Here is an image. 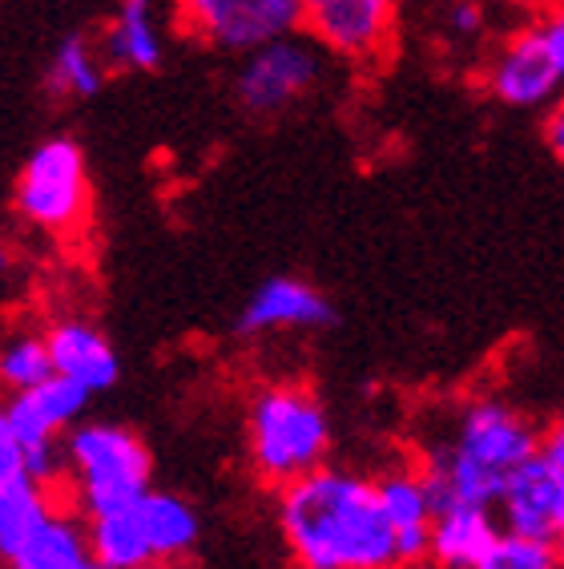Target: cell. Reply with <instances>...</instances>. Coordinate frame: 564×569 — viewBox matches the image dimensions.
Returning <instances> with one entry per match:
<instances>
[{
	"label": "cell",
	"instance_id": "cb8c5ba5",
	"mask_svg": "<svg viewBox=\"0 0 564 569\" xmlns=\"http://www.w3.org/2000/svg\"><path fill=\"white\" fill-rule=\"evenodd\" d=\"M12 472H24V445L12 432L9 405H0V477H12Z\"/></svg>",
	"mask_w": 564,
	"mask_h": 569
},
{
	"label": "cell",
	"instance_id": "9a60e30c",
	"mask_svg": "<svg viewBox=\"0 0 564 569\" xmlns=\"http://www.w3.org/2000/svg\"><path fill=\"white\" fill-rule=\"evenodd\" d=\"M49 340V356H53V372L69 376L89 392H109L121 376L118 351L105 340V331L89 319H57L44 328Z\"/></svg>",
	"mask_w": 564,
	"mask_h": 569
},
{
	"label": "cell",
	"instance_id": "5bb4252c",
	"mask_svg": "<svg viewBox=\"0 0 564 569\" xmlns=\"http://www.w3.org/2000/svg\"><path fill=\"white\" fill-rule=\"evenodd\" d=\"M500 529L504 526L492 505L440 501L432 517V537H427V561H435L440 569H476Z\"/></svg>",
	"mask_w": 564,
	"mask_h": 569
},
{
	"label": "cell",
	"instance_id": "7a4b0ae2",
	"mask_svg": "<svg viewBox=\"0 0 564 569\" xmlns=\"http://www.w3.org/2000/svg\"><path fill=\"white\" fill-rule=\"evenodd\" d=\"M541 432L524 408L496 392L467 396L456 412H447L444 428L415 452L440 501H472L496 509L516 469L541 452Z\"/></svg>",
	"mask_w": 564,
	"mask_h": 569
},
{
	"label": "cell",
	"instance_id": "4fadbf2b",
	"mask_svg": "<svg viewBox=\"0 0 564 569\" xmlns=\"http://www.w3.org/2000/svg\"><path fill=\"white\" fill-rule=\"evenodd\" d=\"M380 485V501L391 517V529L400 537L403 561L427 558V537H432V517H435V489L427 481L420 460H395L387 469L375 472Z\"/></svg>",
	"mask_w": 564,
	"mask_h": 569
},
{
	"label": "cell",
	"instance_id": "277c9868",
	"mask_svg": "<svg viewBox=\"0 0 564 569\" xmlns=\"http://www.w3.org/2000/svg\"><path fill=\"white\" fill-rule=\"evenodd\" d=\"M73 509L85 521L130 509L153 485V457L138 432L109 420H77L66 432Z\"/></svg>",
	"mask_w": 564,
	"mask_h": 569
},
{
	"label": "cell",
	"instance_id": "6da1fadb",
	"mask_svg": "<svg viewBox=\"0 0 564 569\" xmlns=\"http://www.w3.org/2000/svg\"><path fill=\"white\" fill-rule=\"evenodd\" d=\"M279 533L294 569H395L400 537L380 501L375 472L323 469L279 489Z\"/></svg>",
	"mask_w": 564,
	"mask_h": 569
},
{
	"label": "cell",
	"instance_id": "603a6c76",
	"mask_svg": "<svg viewBox=\"0 0 564 569\" xmlns=\"http://www.w3.org/2000/svg\"><path fill=\"white\" fill-rule=\"evenodd\" d=\"M561 566H564V553L553 541L500 529V537L492 541L489 553L480 558L476 569H561Z\"/></svg>",
	"mask_w": 564,
	"mask_h": 569
},
{
	"label": "cell",
	"instance_id": "5b68a950",
	"mask_svg": "<svg viewBox=\"0 0 564 569\" xmlns=\"http://www.w3.org/2000/svg\"><path fill=\"white\" fill-rule=\"evenodd\" d=\"M89 202H93V190H89L85 150L66 133L37 142L17 174V187H12L17 219L41 234L69 239L85 227Z\"/></svg>",
	"mask_w": 564,
	"mask_h": 569
},
{
	"label": "cell",
	"instance_id": "ffe728a7",
	"mask_svg": "<svg viewBox=\"0 0 564 569\" xmlns=\"http://www.w3.org/2000/svg\"><path fill=\"white\" fill-rule=\"evenodd\" d=\"M141 517H145V533H150L158 566H170V561L194 553L198 537H202V521H198V509L185 497L150 489L141 497Z\"/></svg>",
	"mask_w": 564,
	"mask_h": 569
},
{
	"label": "cell",
	"instance_id": "83f0119b",
	"mask_svg": "<svg viewBox=\"0 0 564 569\" xmlns=\"http://www.w3.org/2000/svg\"><path fill=\"white\" fill-rule=\"evenodd\" d=\"M544 138H548V150L556 153L564 162V106H556L553 113H548V126H544Z\"/></svg>",
	"mask_w": 564,
	"mask_h": 569
},
{
	"label": "cell",
	"instance_id": "1f68e13d",
	"mask_svg": "<svg viewBox=\"0 0 564 569\" xmlns=\"http://www.w3.org/2000/svg\"><path fill=\"white\" fill-rule=\"evenodd\" d=\"M508 4H532V0H508Z\"/></svg>",
	"mask_w": 564,
	"mask_h": 569
},
{
	"label": "cell",
	"instance_id": "44dd1931",
	"mask_svg": "<svg viewBox=\"0 0 564 569\" xmlns=\"http://www.w3.org/2000/svg\"><path fill=\"white\" fill-rule=\"evenodd\" d=\"M89 546H93V561H101L105 569H141L158 566L145 533V517H141V501L118 513L93 517L89 521Z\"/></svg>",
	"mask_w": 564,
	"mask_h": 569
},
{
	"label": "cell",
	"instance_id": "484cf974",
	"mask_svg": "<svg viewBox=\"0 0 564 569\" xmlns=\"http://www.w3.org/2000/svg\"><path fill=\"white\" fill-rule=\"evenodd\" d=\"M541 460L556 477H564V417L541 432Z\"/></svg>",
	"mask_w": 564,
	"mask_h": 569
},
{
	"label": "cell",
	"instance_id": "3957f363",
	"mask_svg": "<svg viewBox=\"0 0 564 569\" xmlns=\"http://www.w3.org/2000/svg\"><path fill=\"white\" fill-rule=\"evenodd\" d=\"M331 412L306 383H266L246 408V457L266 489H286L306 472L331 465Z\"/></svg>",
	"mask_w": 564,
	"mask_h": 569
},
{
	"label": "cell",
	"instance_id": "30bf717a",
	"mask_svg": "<svg viewBox=\"0 0 564 569\" xmlns=\"http://www.w3.org/2000/svg\"><path fill=\"white\" fill-rule=\"evenodd\" d=\"M93 392L81 388L69 376H49V380L24 388V392H12L4 405H9L12 432L24 449H37V445H53V440H66V432L85 417Z\"/></svg>",
	"mask_w": 564,
	"mask_h": 569
},
{
	"label": "cell",
	"instance_id": "7402d4cb",
	"mask_svg": "<svg viewBox=\"0 0 564 569\" xmlns=\"http://www.w3.org/2000/svg\"><path fill=\"white\" fill-rule=\"evenodd\" d=\"M49 376H53V356H49L44 331L17 328L9 336H0V388L4 392H24Z\"/></svg>",
	"mask_w": 564,
	"mask_h": 569
},
{
	"label": "cell",
	"instance_id": "7c38bea8",
	"mask_svg": "<svg viewBox=\"0 0 564 569\" xmlns=\"http://www.w3.org/2000/svg\"><path fill=\"white\" fill-rule=\"evenodd\" d=\"M496 513L500 526L512 529V533L541 537V541H553L556 546L564 526V481L544 465L541 452L524 469H516L508 489L500 493Z\"/></svg>",
	"mask_w": 564,
	"mask_h": 569
},
{
	"label": "cell",
	"instance_id": "d6a6232c",
	"mask_svg": "<svg viewBox=\"0 0 564 569\" xmlns=\"http://www.w3.org/2000/svg\"><path fill=\"white\" fill-rule=\"evenodd\" d=\"M141 569H158V566H141Z\"/></svg>",
	"mask_w": 564,
	"mask_h": 569
},
{
	"label": "cell",
	"instance_id": "836d02e7",
	"mask_svg": "<svg viewBox=\"0 0 564 569\" xmlns=\"http://www.w3.org/2000/svg\"><path fill=\"white\" fill-rule=\"evenodd\" d=\"M561 569H564V566H561Z\"/></svg>",
	"mask_w": 564,
	"mask_h": 569
},
{
	"label": "cell",
	"instance_id": "9c48e42d",
	"mask_svg": "<svg viewBox=\"0 0 564 569\" xmlns=\"http://www.w3.org/2000/svg\"><path fill=\"white\" fill-rule=\"evenodd\" d=\"M303 29L331 53L371 61L391 44L395 4L391 0H306Z\"/></svg>",
	"mask_w": 564,
	"mask_h": 569
},
{
	"label": "cell",
	"instance_id": "2e32d148",
	"mask_svg": "<svg viewBox=\"0 0 564 569\" xmlns=\"http://www.w3.org/2000/svg\"><path fill=\"white\" fill-rule=\"evenodd\" d=\"M158 0H121L118 17L101 33V53H105L113 73H153L165 61L162 29L153 21Z\"/></svg>",
	"mask_w": 564,
	"mask_h": 569
},
{
	"label": "cell",
	"instance_id": "f546056e",
	"mask_svg": "<svg viewBox=\"0 0 564 569\" xmlns=\"http://www.w3.org/2000/svg\"><path fill=\"white\" fill-rule=\"evenodd\" d=\"M395 569H440V566L427 561V558H420V561H403V566H395Z\"/></svg>",
	"mask_w": 564,
	"mask_h": 569
},
{
	"label": "cell",
	"instance_id": "d4e9b609",
	"mask_svg": "<svg viewBox=\"0 0 564 569\" xmlns=\"http://www.w3.org/2000/svg\"><path fill=\"white\" fill-rule=\"evenodd\" d=\"M447 24H452L460 37H476L480 29H484V9H480L476 0H456V4L447 9Z\"/></svg>",
	"mask_w": 564,
	"mask_h": 569
},
{
	"label": "cell",
	"instance_id": "52a82bcc",
	"mask_svg": "<svg viewBox=\"0 0 564 569\" xmlns=\"http://www.w3.org/2000/svg\"><path fill=\"white\" fill-rule=\"evenodd\" d=\"M319 73V49L303 41L299 33L266 41L242 57L239 77H234V98L250 118H274L291 110L294 101L306 98L315 89Z\"/></svg>",
	"mask_w": 564,
	"mask_h": 569
},
{
	"label": "cell",
	"instance_id": "8992f818",
	"mask_svg": "<svg viewBox=\"0 0 564 569\" xmlns=\"http://www.w3.org/2000/svg\"><path fill=\"white\" fill-rule=\"evenodd\" d=\"M178 21L194 41L246 57L259 44L299 33L306 0H178Z\"/></svg>",
	"mask_w": 564,
	"mask_h": 569
},
{
	"label": "cell",
	"instance_id": "ac0fdd59",
	"mask_svg": "<svg viewBox=\"0 0 564 569\" xmlns=\"http://www.w3.org/2000/svg\"><path fill=\"white\" fill-rule=\"evenodd\" d=\"M93 558L89 546V521L77 509H57L53 521L24 541L4 569H77Z\"/></svg>",
	"mask_w": 564,
	"mask_h": 569
},
{
	"label": "cell",
	"instance_id": "8fae6325",
	"mask_svg": "<svg viewBox=\"0 0 564 569\" xmlns=\"http://www.w3.org/2000/svg\"><path fill=\"white\" fill-rule=\"evenodd\" d=\"M561 73H556L553 57L544 49L541 29H528V33H516L504 49H500L496 66L489 73L492 98L504 101L508 110H536V106H548L561 89Z\"/></svg>",
	"mask_w": 564,
	"mask_h": 569
},
{
	"label": "cell",
	"instance_id": "4316f807",
	"mask_svg": "<svg viewBox=\"0 0 564 569\" xmlns=\"http://www.w3.org/2000/svg\"><path fill=\"white\" fill-rule=\"evenodd\" d=\"M541 37H544L548 57H553L556 73H561V81H564V12H553V17L541 24Z\"/></svg>",
	"mask_w": 564,
	"mask_h": 569
},
{
	"label": "cell",
	"instance_id": "e0dca14e",
	"mask_svg": "<svg viewBox=\"0 0 564 569\" xmlns=\"http://www.w3.org/2000/svg\"><path fill=\"white\" fill-rule=\"evenodd\" d=\"M61 509V489H49L33 472L0 477V561H9Z\"/></svg>",
	"mask_w": 564,
	"mask_h": 569
},
{
	"label": "cell",
	"instance_id": "4dcf8cb0",
	"mask_svg": "<svg viewBox=\"0 0 564 569\" xmlns=\"http://www.w3.org/2000/svg\"><path fill=\"white\" fill-rule=\"evenodd\" d=\"M77 569H105V566H101V561H93V558H89L85 566H77Z\"/></svg>",
	"mask_w": 564,
	"mask_h": 569
},
{
	"label": "cell",
	"instance_id": "d6986e66",
	"mask_svg": "<svg viewBox=\"0 0 564 569\" xmlns=\"http://www.w3.org/2000/svg\"><path fill=\"white\" fill-rule=\"evenodd\" d=\"M109 73H113V69H109L101 44L73 33L57 44L53 57H49V66H44V89H49L53 101H89L105 89Z\"/></svg>",
	"mask_w": 564,
	"mask_h": 569
},
{
	"label": "cell",
	"instance_id": "ba28073f",
	"mask_svg": "<svg viewBox=\"0 0 564 569\" xmlns=\"http://www.w3.org/2000/svg\"><path fill=\"white\" fill-rule=\"evenodd\" d=\"M335 323V303L294 274H274L254 287V296L234 319V331L242 340L279 336V331H323Z\"/></svg>",
	"mask_w": 564,
	"mask_h": 569
},
{
	"label": "cell",
	"instance_id": "f1b7e54d",
	"mask_svg": "<svg viewBox=\"0 0 564 569\" xmlns=\"http://www.w3.org/2000/svg\"><path fill=\"white\" fill-rule=\"evenodd\" d=\"M9 267H12V251H9V242L0 239V274L9 271Z\"/></svg>",
	"mask_w": 564,
	"mask_h": 569
}]
</instances>
